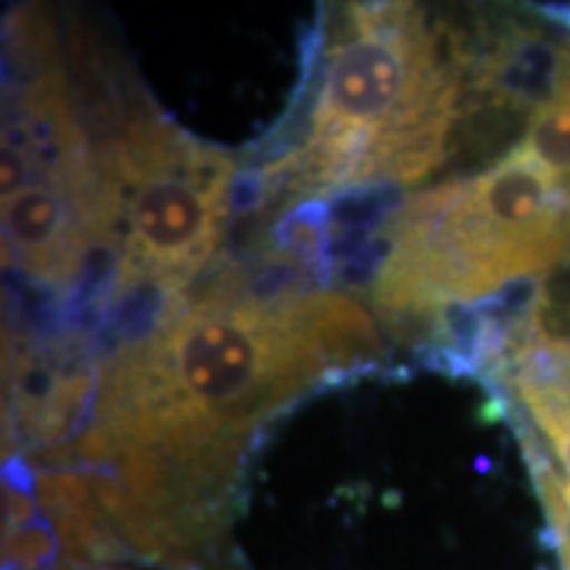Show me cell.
Listing matches in <instances>:
<instances>
[{
  "instance_id": "obj_8",
  "label": "cell",
  "mask_w": 570,
  "mask_h": 570,
  "mask_svg": "<svg viewBox=\"0 0 570 570\" xmlns=\"http://www.w3.org/2000/svg\"><path fill=\"white\" fill-rule=\"evenodd\" d=\"M560 552H562V568L570 570V537L568 533H560Z\"/></svg>"
},
{
  "instance_id": "obj_2",
  "label": "cell",
  "mask_w": 570,
  "mask_h": 570,
  "mask_svg": "<svg viewBox=\"0 0 570 570\" xmlns=\"http://www.w3.org/2000/svg\"><path fill=\"white\" fill-rule=\"evenodd\" d=\"M304 154L333 185L417 183L444 161L462 71L412 3H352L325 46Z\"/></svg>"
},
{
  "instance_id": "obj_1",
  "label": "cell",
  "mask_w": 570,
  "mask_h": 570,
  "mask_svg": "<svg viewBox=\"0 0 570 570\" xmlns=\"http://www.w3.org/2000/svg\"><path fill=\"white\" fill-rule=\"evenodd\" d=\"M386 227L394 248L370 298L404 341H425L449 302H479L570 262V198L518 148L473 180L410 196Z\"/></svg>"
},
{
  "instance_id": "obj_7",
  "label": "cell",
  "mask_w": 570,
  "mask_h": 570,
  "mask_svg": "<svg viewBox=\"0 0 570 570\" xmlns=\"http://www.w3.org/2000/svg\"><path fill=\"white\" fill-rule=\"evenodd\" d=\"M59 533L51 520H38L3 533L6 570H48L53 566Z\"/></svg>"
},
{
  "instance_id": "obj_5",
  "label": "cell",
  "mask_w": 570,
  "mask_h": 570,
  "mask_svg": "<svg viewBox=\"0 0 570 570\" xmlns=\"http://www.w3.org/2000/svg\"><path fill=\"white\" fill-rule=\"evenodd\" d=\"M333 217L327 198H304L291 204L275 217L265 238H269L267 252L288 254L304 262L317 277L320 288H331L327 275V246H331Z\"/></svg>"
},
{
  "instance_id": "obj_6",
  "label": "cell",
  "mask_w": 570,
  "mask_h": 570,
  "mask_svg": "<svg viewBox=\"0 0 570 570\" xmlns=\"http://www.w3.org/2000/svg\"><path fill=\"white\" fill-rule=\"evenodd\" d=\"M331 202L333 230H383L396 212L402 209L404 185L399 183H365L327 196Z\"/></svg>"
},
{
  "instance_id": "obj_3",
  "label": "cell",
  "mask_w": 570,
  "mask_h": 570,
  "mask_svg": "<svg viewBox=\"0 0 570 570\" xmlns=\"http://www.w3.org/2000/svg\"><path fill=\"white\" fill-rule=\"evenodd\" d=\"M101 156L125 185L122 273L188 291L230 223L233 159L151 109Z\"/></svg>"
},
{
  "instance_id": "obj_4",
  "label": "cell",
  "mask_w": 570,
  "mask_h": 570,
  "mask_svg": "<svg viewBox=\"0 0 570 570\" xmlns=\"http://www.w3.org/2000/svg\"><path fill=\"white\" fill-rule=\"evenodd\" d=\"M298 323L325 360L331 375L373 370L383 356L370 312L338 291H312L296 302Z\"/></svg>"
}]
</instances>
